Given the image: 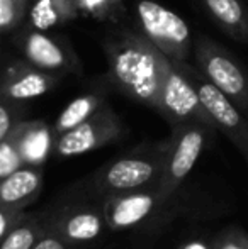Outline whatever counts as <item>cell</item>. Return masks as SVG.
<instances>
[{
    "instance_id": "6",
    "label": "cell",
    "mask_w": 248,
    "mask_h": 249,
    "mask_svg": "<svg viewBox=\"0 0 248 249\" xmlns=\"http://www.w3.org/2000/svg\"><path fill=\"white\" fill-rule=\"evenodd\" d=\"M194 61L199 71L218 87L248 119V71L226 48L208 36L194 41Z\"/></svg>"
},
{
    "instance_id": "9",
    "label": "cell",
    "mask_w": 248,
    "mask_h": 249,
    "mask_svg": "<svg viewBox=\"0 0 248 249\" xmlns=\"http://www.w3.org/2000/svg\"><path fill=\"white\" fill-rule=\"evenodd\" d=\"M155 112H158L169 122L170 127L186 124V122H202L216 129L194 85L172 59H170V66L167 68L165 78H163Z\"/></svg>"
},
{
    "instance_id": "26",
    "label": "cell",
    "mask_w": 248,
    "mask_h": 249,
    "mask_svg": "<svg viewBox=\"0 0 248 249\" xmlns=\"http://www.w3.org/2000/svg\"><path fill=\"white\" fill-rule=\"evenodd\" d=\"M177 249H214L211 241L204 239H189L186 243H182Z\"/></svg>"
},
{
    "instance_id": "4",
    "label": "cell",
    "mask_w": 248,
    "mask_h": 249,
    "mask_svg": "<svg viewBox=\"0 0 248 249\" xmlns=\"http://www.w3.org/2000/svg\"><path fill=\"white\" fill-rule=\"evenodd\" d=\"M170 129L172 131L167 138L163 175L158 187L163 192L175 194L182 190L187 177L218 131L202 122H186Z\"/></svg>"
},
{
    "instance_id": "21",
    "label": "cell",
    "mask_w": 248,
    "mask_h": 249,
    "mask_svg": "<svg viewBox=\"0 0 248 249\" xmlns=\"http://www.w3.org/2000/svg\"><path fill=\"white\" fill-rule=\"evenodd\" d=\"M24 115H26L24 102L10 100L0 93V142L12 132V129L24 119Z\"/></svg>"
},
{
    "instance_id": "11",
    "label": "cell",
    "mask_w": 248,
    "mask_h": 249,
    "mask_svg": "<svg viewBox=\"0 0 248 249\" xmlns=\"http://www.w3.org/2000/svg\"><path fill=\"white\" fill-rule=\"evenodd\" d=\"M22 56L27 63L50 73H78L80 61L68 44L51 37L46 31L29 27L17 39Z\"/></svg>"
},
{
    "instance_id": "27",
    "label": "cell",
    "mask_w": 248,
    "mask_h": 249,
    "mask_svg": "<svg viewBox=\"0 0 248 249\" xmlns=\"http://www.w3.org/2000/svg\"><path fill=\"white\" fill-rule=\"evenodd\" d=\"M243 158H245V160H247V163H248V149L245 151V153H243Z\"/></svg>"
},
{
    "instance_id": "16",
    "label": "cell",
    "mask_w": 248,
    "mask_h": 249,
    "mask_svg": "<svg viewBox=\"0 0 248 249\" xmlns=\"http://www.w3.org/2000/svg\"><path fill=\"white\" fill-rule=\"evenodd\" d=\"M80 17L76 0H34L29 10V26L48 31Z\"/></svg>"
},
{
    "instance_id": "17",
    "label": "cell",
    "mask_w": 248,
    "mask_h": 249,
    "mask_svg": "<svg viewBox=\"0 0 248 249\" xmlns=\"http://www.w3.org/2000/svg\"><path fill=\"white\" fill-rule=\"evenodd\" d=\"M106 102H107L106 93L102 90H94V92L83 93V95H78L76 99H73L60 112V115L55 121L53 124L55 136L58 138V136L72 131L73 127H76L83 121H87L90 115L95 114Z\"/></svg>"
},
{
    "instance_id": "14",
    "label": "cell",
    "mask_w": 248,
    "mask_h": 249,
    "mask_svg": "<svg viewBox=\"0 0 248 249\" xmlns=\"http://www.w3.org/2000/svg\"><path fill=\"white\" fill-rule=\"evenodd\" d=\"M44 185L43 166H22L0 178V205L26 210L36 202Z\"/></svg>"
},
{
    "instance_id": "28",
    "label": "cell",
    "mask_w": 248,
    "mask_h": 249,
    "mask_svg": "<svg viewBox=\"0 0 248 249\" xmlns=\"http://www.w3.org/2000/svg\"><path fill=\"white\" fill-rule=\"evenodd\" d=\"M247 2H248V0H247Z\"/></svg>"
},
{
    "instance_id": "12",
    "label": "cell",
    "mask_w": 248,
    "mask_h": 249,
    "mask_svg": "<svg viewBox=\"0 0 248 249\" xmlns=\"http://www.w3.org/2000/svg\"><path fill=\"white\" fill-rule=\"evenodd\" d=\"M61 75L44 71L31 63H14L0 78V93L16 102L33 100L44 95L60 83Z\"/></svg>"
},
{
    "instance_id": "23",
    "label": "cell",
    "mask_w": 248,
    "mask_h": 249,
    "mask_svg": "<svg viewBox=\"0 0 248 249\" xmlns=\"http://www.w3.org/2000/svg\"><path fill=\"white\" fill-rule=\"evenodd\" d=\"M214 249H248V234L236 226L225 227L211 239Z\"/></svg>"
},
{
    "instance_id": "2",
    "label": "cell",
    "mask_w": 248,
    "mask_h": 249,
    "mask_svg": "<svg viewBox=\"0 0 248 249\" xmlns=\"http://www.w3.org/2000/svg\"><path fill=\"white\" fill-rule=\"evenodd\" d=\"M167 139L145 142L107 161L87 180L85 190L97 198L139 188L158 187L165 164Z\"/></svg>"
},
{
    "instance_id": "25",
    "label": "cell",
    "mask_w": 248,
    "mask_h": 249,
    "mask_svg": "<svg viewBox=\"0 0 248 249\" xmlns=\"http://www.w3.org/2000/svg\"><path fill=\"white\" fill-rule=\"evenodd\" d=\"M75 248L76 246L70 244L68 241H65L57 232H53L51 229H46V232L36 241V244L31 249H75Z\"/></svg>"
},
{
    "instance_id": "20",
    "label": "cell",
    "mask_w": 248,
    "mask_h": 249,
    "mask_svg": "<svg viewBox=\"0 0 248 249\" xmlns=\"http://www.w3.org/2000/svg\"><path fill=\"white\" fill-rule=\"evenodd\" d=\"M29 9V0H0V34L17 29Z\"/></svg>"
},
{
    "instance_id": "19",
    "label": "cell",
    "mask_w": 248,
    "mask_h": 249,
    "mask_svg": "<svg viewBox=\"0 0 248 249\" xmlns=\"http://www.w3.org/2000/svg\"><path fill=\"white\" fill-rule=\"evenodd\" d=\"M80 16L114 22L123 14V0H76Z\"/></svg>"
},
{
    "instance_id": "24",
    "label": "cell",
    "mask_w": 248,
    "mask_h": 249,
    "mask_svg": "<svg viewBox=\"0 0 248 249\" xmlns=\"http://www.w3.org/2000/svg\"><path fill=\"white\" fill-rule=\"evenodd\" d=\"M24 213H26V210H22V209L0 205V243L5 239V236L10 232V229L16 226L17 220H19Z\"/></svg>"
},
{
    "instance_id": "13",
    "label": "cell",
    "mask_w": 248,
    "mask_h": 249,
    "mask_svg": "<svg viewBox=\"0 0 248 249\" xmlns=\"http://www.w3.org/2000/svg\"><path fill=\"white\" fill-rule=\"evenodd\" d=\"M17 149L27 166H44L50 156L55 153L57 136L53 125L46 121H22L12 129Z\"/></svg>"
},
{
    "instance_id": "1",
    "label": "cell",
    "mask_w": 248,
    "mask_h": 249,
    "mask_svg": "<svg viewBox=\"0 0 248 249\" xmlns=\"http://www.w3.org/2000/svg\"><path fill=\"white\" fill-rule=\"evenodd\" d=\"M109 78L119 92L156 110L170 59L141 33L121 31L106 43Z\"/></svg>"
},
{
    "instance_id": "18",
    "label": "cell",
    "mask_w": 248,
    "mask_h": 249,
    "mask_svg": "<svg viewBox=\"0 0 248 249\" xmlns=\"http://www.w3.org/2000/svg\"><path fill=\"white\" fill-rule=\"evenodd\" d=\"M48 215H33L24 213L16 226L10 229L5 239L0 243V249H31L36 241L46 232Z\"/></svg>"
},
{
    "instance_id": "10",
    "label": "cell",
    "mask_w": 248,
    "mask_h": 249,
    "mask_svg": "<svg viewBox=\"0 0 248 249\" xmlns=\"http://www.w3.org/2000/svg\"><path fill=\"white\" fill-rule=\"evenodd\" d=\"M48 215V229L57 232L73 246L99 241L109 231L100 203L75 202L63 205Z\"/></svg>"
},
{
    "instance_id": "8",
    "label": "cell",
    "mask_w": 248,
    "mask_h": 249,
    "mask_svg": "<svg viewBox=\"0 0 248 249\" xmlns=\"http://www.w3.org/2000/svg\"><path fill=\"white\" fill-rule=\"evenodd\" d=\"M126 136V127L119 115L114 112L109 102L102 105L87 121L73 127L72 131L58 136L55 154L60 158H75L92 153L104 146L117 142Z\"/></svg>"
},
{
    "instance_id": "7",
    "label": "cell",
    "mask_w": 248,
    "mask_h": 249,
    "mask_svg": "<svg viewBox=\"0 0 248 249\" xmlns=\"http://www.w3.org/2000/svg\"><path fill=\"white\" fill-rule=\"evenodd\" d=\"M184 75L191 80L197 92L199 99L204 105L206 112L211 117L212 124L219 132L226 136L235 144L240 153L248 149V119L242 110L233 104L218 87H214L201 71L197 66L189 65V61H173Z\"/></svg>"
},
{
    "instance_id": "5",
    "label": "cell",
    "mask_w": 248,
    "mask_h": 249,
    "mask_svg": "<svg viewBox=\"0 0 248 249\" xmlns=\"http://www.w3.org/2000/svg\"><path fill=\"white\" fill-rule=\"evenodd\" d=\"M136 22L143 36L172 61H187L194 50L191 27L173 10L155 0L136 2Z\"/></svg>"
},
{
    "instance_id": "3",
    "label": "cell",
    "mask_w": 248,
    "mask_h": 249,
    "mask_svg": "<svg viewBox=\"0 0 248 249\" xmlns=\"http://www.w3.org/2000/svg\"><path fill=\"white\" fill-rule=\"evenodd\" d=\"M180 192L169 194L160 187L114 194L100 198L109 231H138L169 224L180 210Z\"/></svg>"
},
{
    "instance_id": "22",
    "label": "cell",
    "mask_w": 248,
    "mask_h": 249,
    "mask_svg": "<svg viewBox=\"0 0 248 249\" xmlns=\"http://www.w3.org/2000/svg\"><path fill=\"white\" fill-rule=\"evenodd\" d=\"M26 166L17 149L16 139H14L12 132L0 142V178H5L7 175L14 173L19 168Z\"/></svg>"
},
{
    "instance_id": "15",
    "label": "cell",
    "mask_w": 248,
    "mask_h": 249,
    "mask_svg": "<svg viewBox=\"0 0 248 249\" xmlns=\"http://www.w3.org/2000/svg\"><path fill=\"white\" fill-rule=\"evenodd\" d=\"M219 31L238 43L248 44V5L245 0H199Z\"/></svg>"
}]
</instances>
